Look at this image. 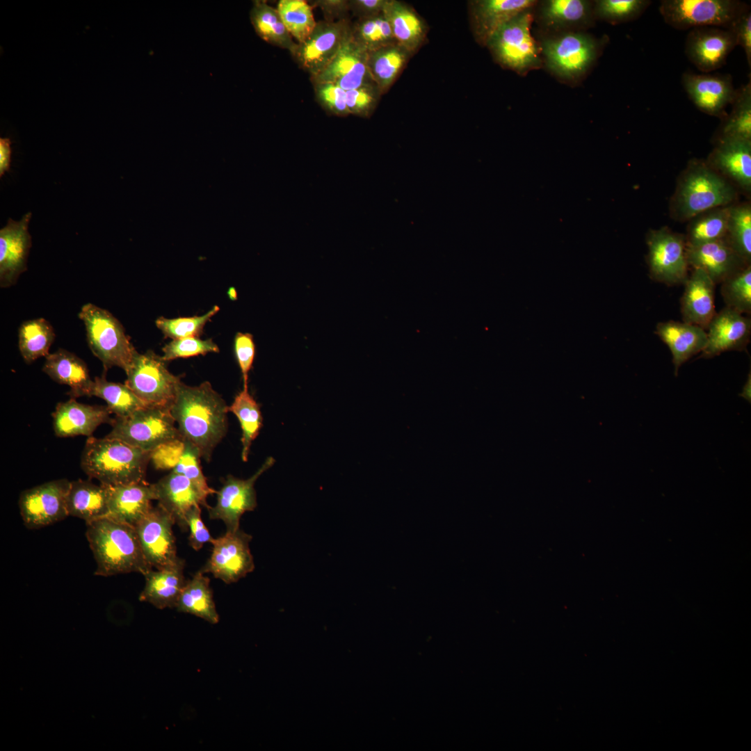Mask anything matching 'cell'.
I'll use <instances>...</instances> for the list:
<instances>
[{
	"instance_id": "obj_1",
	"label": "cell",
	"mask_w": 751,
	"mask_h": 751,
	"mask_svg": "<svg viewBox=\"0 0 751 751\" xmlns=\"http://www.w3.org/2000/svg\"><path fill=\"white\" fill-rule=\"evenodd\" d=\"M229 411V406L209 382L194 387L181 382L170 407L182 438L207 462L226 435Z\"/></svg>"
},
{
	"instance_id": "obj_2",
	"label": "cell",
	"mask_w": 751,
	"mask_h": 751,
	"mask_svg": "<svg viewBox=\"0 0 751 751\" xmlns=\"http://www.w3.org/2000/svg\"><path fill=\"white\" fill-rule=\"evenodd\" d=\"M86 536L102 576L153 569L143 555L135 527L108 516L86 522Z\"/></svg>"
},
{
	"instance_id": "obj_3",
	"label": "cell",
	"mask_w": 751,
	"mask_h": 751,
	"mask_svg": "<svg viewBox=\"0 0 751 751\" xmlns=\"http://www.w3.org/2000/svg\"><path fill=\"white\" fill-rule=\"evenodd\" d=\"M542 57L543 68L558 81L580 85L596 65L608 42L587 31L553 34L534 33Z\"/></svg>"
},
{
	"instance_id": "obj_4",
	"label": "cell",
	"mask_w": 751,
	"mask_h": 751,
	"mask_svg": "<svg viewBox=\"0 0 751 751\" xmlns=\"http://www.w3.org/2000/svg\"><path fill=\"white\" fill-rule=\"evenodd\" d=\"M737 197L732 184L705 161L693 159L678 177L670 201V216L677 221H688L702 211L732 204Z\"/></svg>"
},
{
	"instance_id": "obj_5",
	"label": "cell",
	"mask_w": 751,
	"mask_h": 751,
	"mask_svg": "<svg viewBox=\"0 0 751 751\" xmlns=\"http://www.w3.org/2000/svg\"><path fill=\"white\" fill-rule=\"evenodd\" d=\"M150 452L121 439L88 437L81 458L82 470L106 485L145 481Z\"/></svg>"
},
{
	"instance_id": "obj_6",
	"label": "cell",
	"mask_w": 751,
	"mask_h": 751,
	"mask_svg": "<svg viewBox=\"0 0 751 751\" xmlns=\"http://www.w3.org/2000/svg\"><path fill=\"white\" fill-rule=\"evenodd\" d=\"M534 6L502 24L485 47L501 67L523 76L543 68L541 51L532 33Z\"/></svg>"
},
{
	"instance_id": "obj_7",
	"label": "cell",
	"mask_w": 751,
	"mask_h": 751,
	"mask_svg": "<svg viewBox=\"0 0 751 751\" xmlns=\"http://www.w3.org/2000/svg\"><path fill=\"white\" fill-rule=\"evenodd\" d=\"M79 317L85 325L89 348L102 362L105 371L113 366L125 371L137 351L120 322L108 311L92 303L81 307Z\"/></svg>"
},
{
	"instance_id": "obj_8",
	"label": "cell",
	"mask_w": 751,
	"mask_h": 751,
	"mask_svg": "<svg viewBox=\"0 0 751 751\" xmlns=\"http://www.w3.org/2000/svg\"><path fill=\"white\" fill-rule=\"evenodd\" d=\"M175 423L169 408L144 406L127 417L112 419L106 437L150 452L164 442L182 438Z\"/></svg>"
},
{
	"instance_id": "obj_9",
	"label": "cell",
	"mask_w": 751,
	"mask_h": 751,
	"mask_svg": "<svg viewBox=\"0 0 751 751\" xmlns=\"http://www.w3.org/2000/svg\"><path fill=\"white\" fill-rule=\"evenodd\" d=\"M748 7L736 0H663L659 10L669 26L691 30L706 26L729 29Z\"/></svg>"
},
{
	"instance_id": "obj_10",
	"label": "cell",
	"mask_w": 751,
	"mask_h": 751,
	"mask_svg": "<svg viewBox=\"0 0 751 751\" xmlns=\"http://www.w3.org/2000/svg\"><path fill=\"white\" fill-rule=\"evenodd\" d=\"M161 356L138 352L125 371V384L146 406L169 408L181 380L167 369Z\"/></svg>"
},
{
	"instance_id": "obj_11",
	"label": "cell",
	"mask_w": 751,
	"mask_h": 751,
	"mask_svg": "<svg viewBox=\"0 0 751 751\" xmlns=\"http://www.w3.org/2000/svg\"><path fill=\"white\" fill-rule=\"evenodd\" d=\"M645 239L650 277L668 286L684 284L689 266L685 236L663 227L649 229Z\"/></svg>"
},
{
	"instance_id": "obj_12",
	"label": "cell",
	"mask_w": 751,
	"mask_h": 751,
	"mask_svg": "<svg viewBox=\"0 0 751 751\" xmlns=\"http://www.w3.org/2000/svg\"><path fill=\"white\" fill-rule=\"evenodd\" d=\"M351 28L349 19L318 22L311 34L303 42L297 43L290 54L301 69L311 77L315 76L330 64L350 38Z\"/></svg>"
},
{
	"instance_id": "obj_13",
	"label": "cell",
	"mask_w": 751,
	"mask_h": 751,
	"mask_svg": "<svg viewBox=\"0 0 751 751\" xmlns=\"http://www.w3.org/2000/svg\"><path fill=\"white\" fill-rule=\"evenodd\" d=\"M70 484L67 479H57L22 492L18 503L24 526L38 529L69 516L66 496Z\"/></svg>"
},
{
	"instance_id": "obj_14",
	"label": "cell",
	"mask_w": 751,
	"mask_h": 751,
	"mask_svg": "<svg viewBox=\"0 0 751 751\" xmlns=\"http://www.w3.org/2000/svg\"><path fill=\"white\" fill-rule=\"evenodd\" d=\"M174 524L173 517L158 503L135 526L145 558L152 568L168 567L180 559L177 556Z\"/></svg>"
},
{
	"instance_id": "obj_15",
	"label": "cell",
	"mask_w": 751,
	"mask_h": 751,
	"mask_svg": "<svg viewBox=\"0 0 751 751\" xmlns=\"http://www.w3.org/2000/svg\"><path fill=\"white\" fill-rule=\"evenodd\" d=\"M252 536L240 528L213 540L211 556L200 570L226 583L238 581L255 569L249 544Z\"/></svg>"
},
{
	"instance_id": "obj_16",
	"label": "cell",
	"mask_w": 751,
	"mask_h": 751,
	"mask_svg": "<svg viewBox=\"0 0 751 751\" xmlns=\"http://www.w3.org/2000/svg\"><path fill=\"white\" fill-rule=\"evenodd\" d=\"M590 0H542L533 8L535 33L587 31L596 23Z\"/></svg>"
},
{
	"instance_id": "obj_17",
	"label": "cell",
	"mask_w": 751,
	"mask_h": 751,
	"mask_svg": "<svg viewBox=\"0 0 751 751\" xmlns=\"http://www.w3.org/2000/svg\"><path fill=\"white\" fill-rule=\"evenodd\" d=\"M274 462L272 457L268 458L261 467L245 480L229 475L216 492V504L207 508L209 518L222 520L227 532H234L240 528L241 516L247 511L254 510L257 505L254 487L255 481Z\"/></svg>"
},
{
	"instance_id": "obj_18",
	"label": "cell",
	"mask_w": 751,
	"mask_h": 751,
	"mask_svg": "<svg viewBox=\"0 0 751 751\" xmlns=\"http://www.w3.org/2000/svg\"><path fill=\"white\" fill-rule=\"evenodd\" d=\"M681 83L689 99L702 112L722 119L736 90L729 74L685 72Z\"/></svg>"
},
{
	"instance_id": "obj_19",
	"label": "cell",
	"mask_w": 751,
	"mask_h": 751,
	"mask_svg": "<svg viewBox=\"0 0 751 751\" xmlns=\"http://www.w3.org/2000/svg\"><path fill=\"white\" fill-rule=\"evenodd\" d=\"M736 46L729 29L706 26L691 29L686 36L685 54L689 61L703 73L722 67Z\"/></svg>"
},
{
	"instance_id": "obj_20",
	"label": "cell",
	"mask_w": 751,
	"mask_h": 751,
	"mask_svg": "<svg viewBox=\"0 0 751 751\" xmlns=\"http://www.w3.org/2000/svg\"><path fill=\"white\" fill-rule=\"evenodd\" d=\"M368 52L352 37L345 42L330 64L316 76L312 83H330L344 90L375 84L367 65Z\"/></svg>"
},
{
	"instance_id": "obj_21",
	"label": "cell",
	"mask_w": 751,
	"mask_h": 751,
	"mask_svg": "<svg viewBox=\"0 0 751 751\" xmlns=\"http://www.w3.org/2000/svg\"><path fill=\"white\" fill-rule=\"evenodd\" d=\"M31 216V212H27L19 221L9 218L6 225L0 229L1 288L15 284L21 273L26 270L31 247V236L28 230Z\"/></svg>"
},
{
	"instance_id": "obj_22",
	"label": "cell",
	"mask_w": 751,
	"mask_h": 751,
	"mask_svg": "<svg viewBox=\"0 0 751 751\" xmlns=\"http://www.w3.org/2000/svg\"><path fill=\"white\" fill-rule=\"evenodd\" d=\"M707 344L699 358H711L732 350H745L751 335V320L728 307L716 312L707 328Z\"/></svg>"
},
{
	"instance_id": "obj_23",
	"label": "cell",
	"mask_w": 751,
	"mask_h": 751,
	"mask_svg": "<svg viewBox=\"0 0 751 751\" xmlns=\"http://www.w3.org/2000/svg\"><path fill=\"white\" fill-rule=\"evenodd\" d=\"M706 164L747 194L751 192V141L718 138Z\"/></svg>"
},
{
	"instance_id": "obj_24",
	"label": "cell",
	"mask_w": 751,
	"mask_h": 751,
	"mask_svg": "<svg viewBox=\"0 0 751 751\" xmlns=\"http://www.w3.org/2000/svg\"><path fill=\"white\" fill-rule=\"evenodd\" d=\"M156 500L183 531L188 529L186 515L194 506L207 508L209 495L187 477L171 471L152 484Z\"/></svg>"
},
{
	"instance_id": "obj_25",
	"label": "cell",
	"mask_w": 751,
	"mask_h": 751,
	"mask_svg": "<svg viewBox=\"0 0 751 751\" xmlns=\"http://www.w3.org/2000/svg\"><path fill=\"white\" fill-rule=\"evenodd\" d=\"M536 0H471L468 1L470 28L475 41L482 47L507 21L533 7Z\"/></svg>"
},
{
	"instance_id": "obj_26",
	"label": "cell",
	"mask_w": 751,
	"mask_h": 751,
	"mask_svg": "<svg viewBox=\"0 0 751 751\" xmlns=\"http://www.w3.org/2000/svg\"><path fill=\"white\" fill-rule=\"evenodd\" d=\"M111 414L106 405L83 404L71 398L58 403L52 413L54 431L59 437H90L99 426L110 423Z\"/></svg>"
},
{
	"instance_id": "obj_27",
	"label": "cell",
	"mask_w": 751,
	"mask_h": 751,
	"mask_svg": "<svg viewBox=\"0 0 751 751\" xmlns=\"http://www.w3.org/2000/svg\"><path fill=\"white\" fill-rule=\"evenodd\" d=\"M688 266L704 270L715 284L745 267L746 264L725 239L695 245H686Z\"/></svg>"
},
{
	"instance_id": "obj_28",
	"label": "cell",
	"mask_w": 751,
	"mask_h": 751,
	"mask_svg": "<svg viewBox=\"0 0 751 751\" xmlns=\"http://www.w3.org/2000/svg\"><path fill=\"white\" fill-rule=\"evenodd\" d=\"M108 487V516L134 527L151 509V501L156 500L152 484L145 481Z\"/></svg>"
},
{
	"instance_id": "obj_29",
	"label": "cell",
	"mask_w": 751,
	"mask_h": 751,
	"mask_svg": "<svg viewBox=\"0 0 751 751\" xmlns=\"http://www.w3.org/2000/svg\"><path fill=\"white\" fill-rule=\"evenodd\" d=\"M681 299L683 321L706 330L715 315V283L702 269L693 268Z\"/></svg>"
},
{
	"instance_id": "obj_30",
	"label": "cell",
	"mask_w": 751,
	"mask_h": 751,
	"mask_svg": "<svg viewBox=\"0 0 751 751\" xmlns=\"http://www.w3.org/2000/svg\"><path fill=\"white\" fill-rule=\"evenodd\" d=\"M42 371L55 382L70 388L72 398L92 396L94 384L85 362L75 354L59 348L45 357Z\"/></svg>"
},
{
	"instance_id": "obj_31",
	"label": "cell",
	"mask_w": 751,
	"mask_h": 751,
	"mask_svg": "<svg viewBox=\"0 0 751 751\" xmlns=\"http://www.w3.org/2000/svg\"><path fill=\"white\" fill-rule=\"evenodd\" d=\"M655 332L670 348L675 376L680 366L693 355L701 353L707 344L705 330L684 321L659 323Z\"/></svg>"
},
{
	"instance_id": "obj_32",
	"label": "cell",
	"mask_w": 751,
	"mask_h": 751,
	"mask_svg": "<svg viewBox=\"0 0 751 751\" xmlns=\"http://www.w3.org/2000/svg\"><path fill=\"white\" fill-rule=\"evenodd\" d=\"M383 14L391 26L396 42L416 54L424 43L428 27L420 15L405 2L387 0Z\"/></svg>"
},
{
	"instance_id": "obj_33",
	"label": "cell",
	"mask_w": 751,
	"mask_h": 751,
	"mask_svg": "<svg viewBox=\"0 0 751 751\" xmlns=\"http://www.w3.org/2000/svg\"><path fill=\"white\" fill-rule=\"evenodd\" d=\"M184 561L180 558L174 565L150 570L144 576L145 584L139 600L151 604L159 609L175 608L186 582L184 576Z\"/></svg>"
},
{
	"instance_id": "obj_34",
	"label": "cell",
	"mask_w": 751,
	"mask_h": 751,
	"mask_svg": "<svg viewBox=\"0 0 751 751\" xmlns=\"http://www.w3.org/2000/svg\"><path fill=\"white\" fill-rule=\"evenodd\" d=\"M69 516L89 522L108 515V487L90 481H70L66 496Z\"/></svg>"
},
{
	"instance_id": "obj_35",
	"label": "cell",
	"mask_w": 751,
	"mask_h": 751,
	"mask_svg": "<svg viewBox=\"0 0 751 751\" xmlns=\"http://www.w3.org/2000/svg\"><path fill=\"white\" fill-rule=\"evenodd\" d=\"M175 608L179 612L195 615L212 624L219 622L210 579L200 570L186 582Z\"/></svg>"
},
{
	"instance_id": "obj_36",
	"label": "cell",
	"mask_w": 751,
	"mask_h": 751,
	"mask_svg": "<svg viewBox=\"0 0 751 751\" xmlns=\"http://www.w3.org/2000/svg\"><path fill=\"white\" fill-rule=\"evenodd\" d=\"M412 56L396 42L368 53V69L382 95L388 91Z\"/></svg>"
},
{
	"instance_id": "obj_37",
	"label": "cell",
	"mask_w": 751,
	"mask_h": 751,
	"mask_svg": "<svg viewBox=\"0 0 751 751\" xmlns=\"http://www.w3.org/2000/svg\"><path fill=\"white\" fill-rule=\"evenodd\" d=\"M250 17L255 32L262 40L292 52L297 43L287 31L277 8L264 1H255Z\"/></svg>"
},
{
	"instance_id": "obj_38",
	"label": "cell",
	"mask_w": 751,
	"mask_h": 751,
	"mask_svg": "<svg viewBox=\"0 0 751 751\" xmlns=\"http://www.w3.org/2000/svg\"><path fill=\"white\" fill-rule=\"evenodd\" d=\"M730 205L708 209L688 220L684 236L686 245H695L724 239Z\"/></svg>"
},
{
	"instance_id": "obj_39",
	"label": "cell",
	"mask_w": 751,
	"mask_h": 751,
	"mask_svg": "<svg viewBox=\"0 0 751 751\" xmlns=\"http://www.w3.org/2000/svg\"><path fill=\"white\" fill-rule=\"evenodd\" d=\"M732 110L722 119L716 139L734 138L751 141V82L736 90Z\"/></svg>"
},
{
	"instance_id": "obj_40",
	"label": "cell",
	"mask_w": 751,
	"mask_h": 751,
	"mask_svg": "<svg viewBox=\"0 0 751 751\" xmlns=\"http://www.w3.org/2000/svg\"><path fill=\"white\" fill-rule=\"evenodd\" d=\"M19 350L27 364L47 357L55 339L53 327L45 318L24 321L19 328Z\"/></svg>"
},
{
	"instance_id": "obj_41",
	"label": "cell",
	"mask_w": 751,
	"mask_h": 751,
	"mask_svg": "<svg viewBox=\"0 0 751 751\" xmlns=\"http://www.w3.org/2000/svg\"><path fill=\"white\" fill-rule=\"evenodd\" d=\"M229 410L239 421L242 430V452L243 462H247L252 442L256 439L262 426V415L260 406L250 395L248 389H244L234 398Z\"/></svg>"
},
{
	"instance_id": "obj_42",
	"label": "cell",
	"mask_w": 751,
	"mask_h": 751,
	"mask_svg": "<svg viewBox=\"0 0 751 751\" xmlns=\"http://www.w3.org/2000/svg\"><path fill=\"white\" fill-rule=\"evenodd\" d=\"M102 398L115 417H125L146 406L126 385L108 381L105 376L95 377L92 396Z\"/></svg>"
},
{
	"instance_id": "obj_43",
	"label": "cell",
	"mask_w": 751,
	"mask_h": 751,
	"mask_svg": "<svg viewBox=\"0 0 751 751\" xmlns=\"http://www.w3.org/2000/svg\"><path fill=\"white\" fill-rule=\"evenodd\" d=\"M725 240L748 264H751V205L734 203L729 207Z\"/></svg>"
},
{
	"instance_id": "obj_44",
	"label": "cell",
	"mask_w": 751,
	"mask_h": 751,
	"mask_svg": "<svg viewBox=\"0 0 751 751\" xmlns=\"http://www.w3.org/2000/svg\"><path fill=\"white\" fill-rule=\"evenodd\" d=\"M351 35L368 53L396 42L389 23L382 12L357 19L352 24Z\"/></svg>"
},
{
	"instance_id": "obj_45",
	"label": "cell",
	"mask_w": 751,
	"mask_h": 751,
	"mask_svg": "<svg viewBox=\"0 0 751 751\" xmlns=\"http://www.w3.org/2000/svg\"><path fill=\"white\" fill-rule=\"evenodd\" d=\"M312 8L305 0H280L277 3L282 21L296 43L303 42L316 25Z\"/></svg>"
},
{
	"instance_id": "obj_46",
	"label": "cell",
	"mask_w": 751,
	"mask_h": 751,
	"mask_svg": "<svg viewBox=\"0 0 751 751\" xmlns=\"http://www.w3.org/2000/svg\"><path fill=\"white\" fill-rule=\"evenodd\" d=\"M596 21L618 24L638 19L651 4L648 0H595Z\"/></svg>"
},
{
	"instance_id": "obj_47",
	"label": "cell",
	"mask_w": 751,
	"mask_h": 751,
	"mask_svg": "<svg viewBox=\"0 0 751 751\" xmlns=\"http://www.w3.org/2000/svg\"><path fill=\"white\" fill-rule=\"evenodd\" d=\"M720 284V291L726 307L743 314H750L751 265L731 275Z\"/></svg>"
},
{
	"instance_id": "obj_48",
	"label": "cell",
	"mask_w": 751,
	"mask_h": 751,
	"mask_svg": "<svg viewBox=\"0 0 751 751\" xmlns=\"http://www.w3.org/2000/svg\"><path fill=\"white\" fill-rule=\"evenodd\" d=\"M219 310L220 307L215 305L202 316L176 318L159 317L156 321V325L165 337L173 339L197 337L202 333L205 324Z\"/></svg>"
},
{
	"instance_id": "obj_49",
	"label": "cell",
	"mask_w": 751,
	"mask_h": 751,
	"mask_svg": "<svg viewBox=\"0 0 751 751\" xmlns=\"http://www.w3.org/2000/svg\"><path fill=\"white\" fill-rule=\"evenodd\" d=\"M219 352L218 346L211 340H202L197 337L173 339L163 348L161 358L168 362L177 358H186L208 353Z\"/></svg>"
},
{
	"instance_id": "obj_50",
	"label": "cell",
	"mask_w": 751,
	"mask_h": 751,
	"mask_svg": "<svg viewBox=\"0 0 751 751\" xmlns=\"http://www.w3.org/2000/svg\"><path fill=\"white\" fill-rule=\"evenodd\" d=\"M200 458L198 450L191 443L185 440L184 452L172 471L187 477L209 494L216 493L217 491L207 484V478L202 471Z\"/></svg>"
},
{
	"instance_id": "obj_51",
	"label": "cell",
	"mask_w": 751,
	"mask_h": 751,
	"mask_svg": "<svg viewBox=\"0 0 751 751\" xmlns=\"http://www.w3.org/2000/svg\"><path fill=\"white\" fill-rule=\"evenodd\" d=\"M346 95L349 114L364 118L373 113L382 95L376 84L347 90Z\"/></svg>"
},
{
	"instance_id": "obj_52",
	"label": "cell",
	"mask_w": 751,
	"mask_h": 751,
	"mask_svg": "<svg viewBox=\"0 0 751 751\" xmlns=\"http://www.w3.org/2000/svg\"><path fill=\"white\" fill-rule=\"evenodd\" d=\"M312 83L317 102L328 113L342 117L349 115L346 90L330 83Z\"/></svg>"
},
{
	"instance_id": "obj_53",
	"label": "cell",
	"mask_w": 751,
	"mask_h": 751,
	"mask_svg": "<svg viewBox=\"0 0 751 751\" xmlns=\"http://www.w3.org/2000/svg\"><path fill=\"white\" fill-rule=\"evenodd\" d=\"M185 448V440L175 439L164 442L150 451V461L159 470H172Z\"/></svg>"
},
{
	"instance_id": "obj_54",
	"label": "cell",
	"mask_w": 751,
	"mask_h": 751,
	"mask_svg": "<svg viewBox=\"0 0 751 751\" xmlns=\"http://www.w3.org/2000/svg\"><path fill=\"white\" fill-rule=\"evenodd\" d=\"M235 355L242 373L243 388L248 389V373L255 356V344L250 333L238 332L234 338Z\"/></svg>"
},
{
	"instance_id": "obj_55",
	"label": "cell",
	"mask_w": 751,
	"mask_h": 751,
	"mask_svg": "<svg viewBox=\"0 0 751 751\" xmlns=\"http://www.w3.org/2000/svg\"><path fill=\"white\" fill-rule=\"evenodd\" d=\"M186 522L190 531L189 544L193 549L198 551L205 543L213 542L214 538L202 519L200 506H194L188 511Z\"/></svg>"
},
{
	"instance_id": "obj_56",
	"label": "cell",
	"mask_w": 751,
	"mask_h": 751,
	"mask_svg": "<svg viewBox=\"0 0 751 751\" xmlns=\"http://www.w3.org/2000/svg\"><path fill=\"white\" fill-rule=\"evenodd\" d=\"M729 29L733 32L736 46L744 51L748 65L751 66V12L750 6L742 12L732 23Z\"/></svg>"
},
{
	"instance_id": "obj_57",
	"label": "cell",
	"mask_w": 751,
	"mask_h": 751,
	"mask_svg": "<svg viewBox=\"0 0 751 751\" xmlns=\"http://www.w3.org/2000/svg\"><path fill=\"white\" fill-rule=\"evenodd\" d=\"M319 8L323 12L325 19L328 22H337L349 19L350 13L348 0H317L313 1V6Z\"/></svg>"
},
{
	"instance_id": "obj_58",
	"label": "cell",
	"mask_w": 751,
	"mask_h": 751,
	"mask_svg": "<svg viewBox=\"0 0 751 751\" xmlns=\"http://www.w3.org/2000/svg\"><path fill=\"white\" fill-rule=\"evenodd\" d=\"M387 0H350V12L357 19L378 15L382 12Z\"/></svg>"
},
{
	"instance_id": "obj_59",
	"label": "cell",
	"mask_w": 751,
	"mask_h": 751,
	"mask_svg": "<svg viewBox=\"0 0 751 751\" xmlns=\"http://www.w3.org/2000/svg\"><path fill=\"white\" fill-rule=\"evenodd\" d=\"M11 141L8 138H0V177L10 170L11 161Z\"/></svg>"
},
{
	"instance_id": "obj_60",
	"label": "cell",
	"mask_w": 751,
	"mask_h": 751,
	"mask_svg": "<svg viewBox=\"0 0 751 751\" xmlns=\"http://www.w3.org/2000/svg\"><path fill=\"white\" fill-rule=\"evenodd\" d=\"M739 396L743 398L749 403L751 402V373L750 371L748 376L747 380L743 387L741 392L739 394Z\"/></svg>"
},
{
	"instance_id": "obj_61",
	"label": "cell",
	"mask_w": 751,
	"mask_h": 751,
	"mask_svg": "<svg viewBox=\"0 0 751 751\" xmlns=\"http://www.w3.org/2000/svg\"><path fill=\"white\" fill-rule=\"evenodd\" d=\"M228 293H229V296L231 299H236V291H235V289L234 288H231L229 289Z\"/></svg>"
}]
</instances>
